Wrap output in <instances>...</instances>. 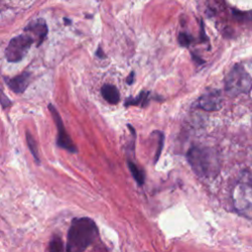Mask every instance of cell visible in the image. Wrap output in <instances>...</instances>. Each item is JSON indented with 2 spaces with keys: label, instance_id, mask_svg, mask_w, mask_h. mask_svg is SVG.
I'll return each instance as SVG.
<instances>
[{
  "label": "cell",
  "instance_id": "7",
  "mask_svg": "<svg viewBox=\"0 0 252 252\" xmlns=\"http://www.w3.org/2000/svg\"><path fill=\"white\" fill-rule=\"evenodd\" d=\"M197 107L207 111H216L222 106V96L220 91L214 90L202 94L196 103Z\"/></svg>",
  "mask_w": 252,
  "mask_h": 252
},
{
  "label": "cell",
  "instance_id": "8",
  "mask_svg": "<svg viewBox=\"0 0 252 252\" xmlns=\"http://www.w3.org/2000/svg\"><path fill=\"white\" fill-rule=\"evenodd\" d=\"M4 81L11 91L16 94H22L26 91L31 82V73L23 72L12 78H4Z\"/></svg>",
  "mask_w": 252,
  "mask_h": 252
},
{
  "label": "cell",
  "instance_id": "5",
  "mask_svg": "<svg viewBox=\"0 0 252 252\" xmlns=\"http://www.w3.org/2000/svg\"><path fill=\"white\" fill-rule=\"evenodd\" d=\"M33 41L34 37L31 34H19L13 37L5 49L7 61L12 63L21 61L30 50Z\"/></svg>",
  "mask_w": 252,
  "mask_h": 252
},
{
  "label": "cell",
  "instance_id": "19",
  "mask_svg": "<svg viewBox=\"0 0 252 252\" xmlns=\"http://www.w3.org/2000/svg\"><path fill=\"white\" fill-rule=\"evenodd\" d=\"M134 76H135L134 72H131V73L129 74V76L126 78V83H127L128 85H131V84L133 83V81H134Z\"/></svg>",
  "mask_w": 252,
  "mask_h": 252
},
{
  "label": "cell",
  "instance_id": "21",
  "mask_svg": "<svg viewBox=\"0 0 252 252\" xmlns=\"http://www.w3.org/2000/svg\"><path fill=\"white\" fill-rule=\"evenodd\" d=\"M64 20H65V22H66L67 24H70V23H71V22H70L68 19H64Z\"/></svg>",
  "mask_w": 252,
  "mask_h": 252
},
{
  "label": "cell",
  "instance_id": "20",
  "mask_svg": "<svg viewBox=\"0 0 252 252\" xmlns=\"http://www.w3.org/2000/svg\"><path fill=\"white\" fill-rule=\"evenodd\" d=\"M95 55H97L99 58L104 57V54H103V51L101 50V47H98V48H97V50H96V52H95Z\"/></svg>",
  "mask_w": 252,
  "mask_h": 252
},
{
  "label": "cell",
  "instance_id": "1",
  "mask_svg": "<svg viewBox=\"0 0 252 252\" xmlns=\"http://www.w3.org/2000/svg\"><path fill=\"white\" fill-rule=\"evenodd\" d=\"M97 235V226L92 219L76 218L69 227L65 249L69 252L84 251L94 242Z\"/></svg>",
  "mask_w": 252,
  "mask_h": 252
},
{
  "label": "cell",
  "instance_id": "12",
  "mask_svg": "<svg viewBox=\"0 0 252 252\" xmlns=\"http://www.w3.org/2000/svg\"><path fill=\"white\" fill-rule=\"evenodd\" d=\"M149 96H150V92H141L138 96L134 98H129L125 101V105H140V106H145L149 102Z\"/></svg>",
  "mask_w": 252,
  "mask_h": 252
},
{
  "label": "cell",
  "instance_id": "16",
  "mask_svg": "<svg viewBox=\"0 0 252 252\" xmlns=\"http://www.w3.org/2000/svg\"><path fill=\"white\" fill-rule=\"evenodd\" d=\"M193 40V37L187 32H180L178 35V42L181 46H188Z\"/></svg>",
  "mask_w": 252,
  "mask_h": 252
},
{
  "label": "cell",
  "instance_id": "11",
  "mask_svg": "<svg viewBox=\"0 0 252 252\" xmlns=\"http://www.w3.org/2000/svg\"><path fill=\"white\" fill-rule=\"evenodd\" d=\"M127 164L129 167L130 172L132 173V176L134 177V179L136 180V182L139 185H143L144 181H145V173L144 170L139 167L135 162L131 161V160H127Z\"/></svg>",
  "mask_w": 252,
  "mask_h": 252
},
{
  "label": "cell",
  "instance_id": "15",
  "mask_svg": "<svg viewBox=\"0 0 252 252\" xmlns=\"http://www.w3.org/2000/svg\"><path fill=\"white\" fill-rule=\"evenodd\" d=\"M63 249H64V247H63V242H62L61 238L58 236H54L52 238V240L49 242L48 250L53 251V252H59V251H62Z\"/></svg>",
  "mask_w": 252,
  "mask_h": 252
},
{
  "label": "cell",
  "instance_id": "6",
  "mask_svg": "<svg viewBox=\"0 0 252 252\" xmlns=\"http://www.w3.org/2000/svg\"><path fill=\"white\" fill-rule=\"evenodd\" d=\"M48 108L50 110V113L53 117V120L56 124V128H57V138H56V143L57 145L62 148L67 150L68 152L71 153H77V147L75 146V144L73 143L72 139L70 138V136L68 135L65 127H64V123L57 111V109L52 105L49 104Z\"/></svg>",
  "mask_w": 252,
  "mask_h": 252
},
{
  "label": "cell",
  "instance_id": "10",
  "mask_svg": "<svg viewBox=\"0 0 252 252\" xmlns=\"http://www.w3.org/2000/svg\"><path fill=\"white\" fill-rule=\"evenodd\" d=\"M100 93L102 97L110 104H116L120 99L119 91L113 85H109V84L103 85L100 89Z\"/></svg>",
  "mask_w": 252,
  "mask_h": 252
},
{
  "label": "cell",
  "instance_id": "3",
  "mask_svg": "<svg viewBox=\"0 0 252 252\" xmlns=\"http://www.w3.org/2000/svg\"><path fill=\"white\" fill-rule=\"evenodd\" d=\"M232 202L236 212L252 220V176L243 173L232 190Z\"/></svg>",
  "mask_w": 252,
  "mask_h": 252
},
{
  "label": "cell",
  "instance_id": "13",
  "mask_svg": "<svg viewBox=\"0 0 252 252\" xmlns=\"http://www.w3.org/2000/svg\"><path fill=\"white\" fill-rule=\"evenodd\" d=\"M231 14H232L233 18L240 23L252 22V10L251 11H239V10L232 9Z\"/></svg>",
  "mask_w": 252,
  "mask_h": 252
},
{
  "label": "cell",
  "instance_id": "2",
  "mask_svg": "<svg viewBox=\"0 0 252 252\" xmlns=\"http://www.w3.org/2000/svg\"><path fill=\"white\" fill-rule=\"evenodd\" d=\"M187 160L193 171L202 178L217 176L220 168L217 151L209 147H192L187 153Z\"/></svg>",
  "mask_w": 252,
  "mask_h": 252
},
{
  "label": "cell",
  "instance_id": "9",
  "mask_svg": "<svg viewBox=\"0 0 252 252\" xmlns=\"http://www.w3.org/2000/svg\"><path fill=\"white\" fill-rule=\"evenodd\" d=\"M25 31L28 32L32 33L33 37H36L37 39V46L41 44V42L44 40V38L47 35V25L43 19H37L35 21L31 22L26 28Z\"/></svg>",
  "mask_w": 252,
  "mask_h": 252
},
{
  "label": "cell",
  "instance_id": "17",
  "mask_svg": "<svg viewBox=\"0 0 252 252\" xmlns=\"http://www.w3.org/2000/svg\"><path fill=\"white\" fill-rule=\"evenodd\" d=\"M163 134L160 135V139H159V147L157 151V154H156V157H155V162H157V160H158L159 158V156H160V153H161V149H162V146H163Z\"/></svg>",
  "mask_w": 252,
  "mask_h": 252
},
{
  "label": "cell",
  "instance_id": "4",
  "mask_svg": "<svg viewBox=\"0 0 252 252\" xmlns=\"http://www.w3.org/2000/svg\"><path fill=\"white\" fill-rule=\"evenodd\" d=\"M224 89L231 96L250 93L252 90V78L242 64H234L227 73L224 79Z\"/></svg>",
  "mask_w": 252,
  "mask_h": 252
},
{
  "label": "cell",
  "instance_id": "14",
  "mask_svg": "<svg viewBox=\"0 0 252 252\" xmlns=\"http://www.w3.org/2000/svg\"><path fill=\"white\" fill-rule=\"evenodd\" d=\"M26 138H27V143H28V146H29V148H30V151H31L32 155L33 156V158L35 159V161L38 163V162H39V159H38V155H37L36 143H35L33 137L32 136V134H30L29 132H27Z\"/></svg>",
  "mask_w": 252,
  "mask_h": 252
},
{
  "label": "cell",
  "instance_id": "18",
  "mask_svg": "<svg viewBox=\"0 0 252 252\" xmlns=\"http://www.w3.org/2000/svg\"><path fill=\"white\" fill-rule=\"evenodd\" d=\"M1 104H2V107H3V108H5V107H7L8 105H10V99L5 95L4 93L2 94V96H1Z\"/></svg>",
  "mask_w": 252,
  "mask_h": 252
}]
</instances>
